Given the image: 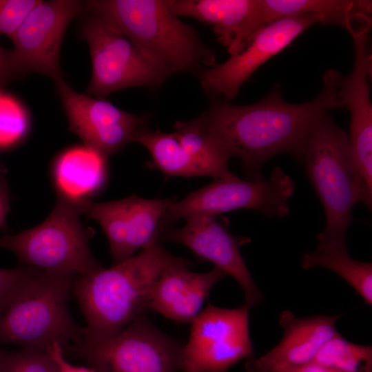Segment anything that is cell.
Returning a JSON list of instances; mask_svg holds the SVG:
<instances>
[{"label": "cell", "mask_w": 372, "mask_h": 372, "mask_svg": "<svg viewBox=\"0 0 372 372\" xmlns=\"http://www.w3.org/2000/svg\"><path fill=\"white\" fill-rule=\"evenodd\" d=\"M342 74L327 70L323 87L313 100L300 104L286 102L279 86L260 101L236 105L216 101L198 119L204 129L231 158L241 161L249 179L263 177L262 166L280 154L299 161L306 140L316 123L328 112L342 107Z\"/></svg>", "instance_id": "6da1fadb"}, {"label": "cell", "mask_w": 372, "mask_h": 372, "mask_svg": "<svg viewBox=\"0 0 372 372\" xmlns=\"http://www.w3.org/2000/svg\"><path fill=\"white\" fill-rule=\"evenodd\" d=\"M187 260L157 242L110 268L74 280L72 291L84 316L83 338L115 334L149 310L151 289L168 267Z\"/></svg>", "instance_id": "7a4b0ae2"}, {"label": "cell", "mask_w": 372, "mask_h": 372, "mask_svg": "<svg viewBox=\"0 0 372 372\" xmlns=\"http://www.w3.org/2000/svg\"><path fill=\"white\" fill-rule=\"evenodd\" d=\"M87 5L169 75L215 65L214 52L172 11L167 0H94Z\"/></svg>", "instance_id": "3957f363"}, {"label": "cell", "mask_w": 372, "mask_h": 372, "mask_svg": "<svg viewBox=\"0 0 372 372\" xmlns=\"http://www.w3.org/2000/svg\"><path fill=\"white\" fill-rule=\"evenodd\" d=\"M74 275L38 269L0 316V344L48 351L80 343L83 328L68 309Z\"/></svg>", "instance_id": "277c9868"}, {"label": "cell", "mask_w": 372, "mask_h": 372, "mask_svg": "<svg viewBox=\"0 0 372 372\" xmlns=\"http://www.w3.org/2000/svg\"><path fill=\"white\" fill-rule=\"evenodd\" d=\"M299 162L324 211L325 226L318 242L347 241V231L353 222L352 208L363 204L348 134L326 114L311 130Z\"/></svg>", "instance_id": "5b68a950"}, {"label": "cell", "mask_w": 372, "mask_h": 372, "mask_svg": "<svg viewBox=\"0 0 372 372\" xmlns=\"http://www.w3.org/2000/svg\"><path fill=\"white\" fill-rule=\"evenodd\" d=\"M81 214L77 201L58 196L43 222L1 236L0 248L12 251L26 266L79 276L91 274L103 267L91 251V234L81 224Z\"/></svg>", "instance_id": "8992f818"}, {"label": "cell", "mask_w": 372, "mask_h": 372, "mask_svg": "<svg viewBox=\"0 0 372 372\" xmlns=\"http://www.w3.org/2000/svg\"><path fill=\"white\" fill-rule=\"evenodd\" d=\"M296 184L280 167L273 169L269 178L247 180L236 175L217 178L179 201H172L161 223V229L194 214L218 216L238 209L255 210L273 218L289 214V199Z\"/></svg>", "instance_id": "52a82bcc"}, {"label": "cell", "mask_w": 372, "mask_h": 372, "mask_svg": "<svg viewBox=\"0 0 372 372\" xmlns=\"http://www.w3.org/2000/svg\"><path fill=\"white\" fill-rule=\"evenodd\" d=\"M183 346L143 315L115 334L67 349L95 372H176Z\"/></svg>", "instance_id": "ba28073f"}, {"label": "cell", "mask_w": 372, "mask_h": 372, "mask_svg": "<svg viewBox=\"0 0 372 372\" xmlns=\"http://www.w3.org/2000/svg\"><path fill=\"white\" fill-rule=\"evenodd\" d=\"M82 34L92 61V77L86 93L103 99L128 87H154L169 76L136 45L92 12L83 22Z\"/></svg>", "instance_id": "9c48e42d"}, {"label": "cell", "mask_w": 372, "mask_h": 372, "mask_svg": "<svg viewBox=\"0 0 372 372\" xmlns=\"http://www.w3.org/2000/svg\"><path fill=\"white\" fill-rule=\"evenodd\" d=\"M254 353L249 309H225L209 304L191 322L189 338L183 346L179 370L227 372Z\"/></svg>", "instance_id": "30bf717a"}, {"label": "cell", "mask_w": 372, "mask_h": 372, "mask_svg": "<svg viewBox=\"0 0 372 372\" xmlns=\"http://www.w3.org/2000/svg\"><path fill=\"white\" fill-rule=\"evenodd\" d=\"M82 8L80 1H41L10 37L14 45L9 53L12 71L37 72L54 82L62 79L61 43L68 25Z\"/></svg>", "instance_id": "8fae6325"}, {"label": "cell", "mask_w": 372, "mask_h": 372, "mask_svg": "<svg viewBox=\"0 0 372 372\" xmlns=\"http://www.w3.org/2000/svg\"><path fill=\"white\" fill-rule=\"evenodd\" d=\"M318 23H326L325 18L319 14H304L278 19L260 27L238 52L203 72L202 87L223 96L226 101L233 99L259 67Z\"/></svg>", "instance_id": "7c38bea8"}, {"label": "cell", "mask_w": 372, "mask_h": 372, "mask_svg": "<svg viewBox=\"0 0 372 372\" xmlns=\"http://www.w3.org/2000/svg\"><path fill=\"white\" fill-rule=\"evenodd\" d=\"M172 200L145 199L132 195L121 200L79 202L82 214L94 219L107 238L114 264L134 255L139 249L161 242V223Z\"/></svg>", "instance_id": "4fadbf2b"}, {"label": "cell", "mask_w": 372, "mask_h": 372, "mask_svg": "<svg viewBox=\"0 0 372 372\" xmlns=\"http://www.w3.org/2000/svg\"><path fill=\"white\" fill-rule=\"evenodd\" d=\"M181 227L167 226L161 230V241L183 245L199 259L212 262L231 276L242 288L245 306L249 309L260 304L262 293L258 289L240 255L239 247L250 239L232 235L227 219L207 214L192 215Z\"/></svg>", "instance_id": "5bb4252c"}, {"label": "cell", "mask_w": 372, "mask_h": 372, "mask_svg": "<svg viewBox=\"0 0 372 372\" xmlns=\"http://www.w3.org/2000/svg\"><path fill=\"white\" fill-rule=\"evenodd\" d=\"M66 112L70 130L107 157L147 128V115H134L122 110L103 99L74 91L62 79L55 82Z\"/></svg>", "instance_id": "9a60e30c"}, {"label": "cell", "mask_w": 372, "mask_h": 372, "mask_svg": "<svg viewBox=\"0 0 372 372\" xmlns=\"http://www.w3.org/2000/svg\"><path fill=\"white\" fill-rule=\"evenodd\" d=\"M370 28L354 30L353 70L340 85L342 107L350 113L349 145L352 159L362 185L372 186V105L369 96V54L367 39Z\"/></svg>", "instance_id": "2e32d148"}, {"label": "cell", "mask_w": 372, "mask_h": 372, "mask_svg": "<svg viewBox=\"0 0 372 372\" xmlns=\"http://www.w3.org/2000/svg\"><path fill=\"white\" fill-rule=\"evenodd\" d=\"M340 316L297 318L289 311L282 312L280 342L264 355L247 360V371L289 372L312 362L321 347L338 333L335 323Z\"/></svg>", "instance_id": "e0dca14e"}, {"label": "cell", "mask_w": 372, "mask_h": 372, "mask_svg": "<svg viewBox=\"0 0 372 372\" xmlns=\"http://www.w3.org/2000/svg\"><path fill=\"white\" fill-rule=\"evenodd\" d=\"M191 262L166 269L153 285L148 307L178 322L191 323L201 311L211 288L227 274L215 267L206 273L191 271Z\"/></svg>", "instance_id": "ac0fdd59"}, {"label": "cell", "mask_w": 372, "mask_h": 372, "mask_svg": "<svg viewBox=\"0 0 372 372\" xmlns=\"http://www.w3.org/2000/svg\"><path fill=\"white\" fill-rule=\"evenodd\" d=\"M177 16L190 17L211 26L218 41L232 55L263 26L260 0H167Z\"/></svg>", "instance_id": "d6986e66"}, {"label": "cell", "mask_w": 372, "mask_h": 372, "mask_svg": "<svg viewBox=\"0 0 372 372\" xmlns=\"http://www.w3.org/2000/svg\"><path fill=\"white\" fill-rule=\"evenodd\" d=\"M107 156L88 147H76L61 154L53 167L58 196L73 201L88 200L104 186Z\"/></svg>", "instance_id": "ffe728a7"}, {"label": "cell", "mask_w": 372, "mask_h": 372, "mask_svg": "<svg viewBox=\"0 0 372 372\" xmlns=\"http://www.w3.org/2000/svg\"><path fill=\"white\" fill-rule=\"evenodd\" d=\"M301 265L304 269L322 267L335 272L366 304H372V263L353 259L348 253L347 241L318 242L313 251L302 256Z\"/></svg>", "instance_id": "44dd1931"}, {"label": "cell", "mask_w": 372, "mask_h": 372, "mask_svg": "<svg viewBox=\"0 0 372 372\" xmlns=\"http://www.w3.org/2000/svg\"><path fill=\"white\" fill-rule=\"evenodd\" d=\"M133 142L147 148L152 156V165L165 175L211 176L209 171L181 146L174 132L163 133L145 128L136 134Z\"/></svg>", "instance_id": "7402d4cb"}, {"label": "cell", "mask_w": 372, "mask_h": 372, "mask_svg": "<svg viewBox=\"0 0 372 372\" xmlns=\"http://www.w3.org/2000/svg\"><path fill=\"white\" fill-rule=\"evenodd\" d=\"M174 134L181 146L209 171L211 177L217 179L236 176L229 167L230 157L204 130L198 118L189 121H177L174 123Z\"/></svg>", "instance_id": "603a6c76"}, {"label": "cell", "mask_w": 372, "mask_h": 372, "mask_svg": "<svg viewBox=\"0 0 372 372\" xmlns=\"http://www.w3.org/2000/svg\"><path fill=\"white\" fill-rule=\"evenodd\" d=\"M312 362L342 372H371L372 347L350 342L338 333L321 347Z\"/></svg>", "instance_id": "cb8c5ba5"}, {"label": "cell", "mask_w": 372, "mask_h": 372, "mask_svg": "<svg viewBox=\"0 0 372 372\" xmlns=\"http://www.w3.org/2000/svg\"><path fill=\"white\" fill-rule=\"evenodd\" d=\"M0 372H61V364L54 346L48 351L28 349L1 351Z\"/></svg>", "instance_id": "d4e9b609"}, {"label": "cell", "mask_w": 372, "mask_h": 372, "mask_svg": "<svg viewBox=\"0 0 372 372\" xmlns=\"http://www.w3.org/2000/svg\"><path fill=\"white\" fill-rule=\"evenodd\" d=\"M25 109L14 98L0 93V147L20 140L28 127Z\"/></svg>", "instance_id": "484cf974"}, {"label": "cell", "mask_w": 372, "mask_h": 372, "mask_svg": "<svg viewBox=\"0 0 372 372\" xmlns=\"http://www.w3.org/2000/svg\"><path fill=\"white\" fill-rule=\"evenodd\" d=\"M41 0H0V35L10 38Z\"/></svg>", "instance_id": "4316f807"}, {"label": "cell", "mask_w": 372, "mask_h": 372, "mask_svg": "<svg viewBox=\"0 0 372 372\" xmlns=\"http://www.w3.org/2000/svg\"><path fill=\"white\" fill-rule=\"evenodd\" d=\"M38 269L26 265L12 269L0 268V316L21 287Z\"/></svg>", "instance_id": "83f0119b"}, {"label": "cell", "mask_w": 372, "mask_h": 372, "mask_svg": "<svg viewBox=\"0 0 372 372\" xmlns=\"http://www.w3.org/2000/svg\"><path fill=\"white\" fill-rule=\"evenodd\" d=\"M9 209V196L6 183L0 179V229L6 225V218Z\"/></svg>", "instance_id": "f1b7e54d"}, {"label": "cell", "mask_w": 372, "mask_h": 372, "mask_svg": "<svg viewBox=\"0 0 372 372\" xmlns=\"http://www.w3.org/2000/svg\"><path fill=\"white\" fill-rule=\"evenodd\" d=\"M289 372H342L314 362L293 369Z\"/></svg>", "instance_id": "f546056e"}, {"label": "cell", "mask_w": 372, "mask_h": 372, "mask_svg": "<svg viewBox=\"0 0 372 372\" xmlns=\"http://www.w3.org/2000/svg\"><path fill=\"white\" fill-rule=\"evenodd\" d=\"M11 72L9 54L4 52L0 47V79L3 81Z\"/></svg>", "instance_id": "4dcf8cb0"}, {"label": "cell", "mask_w": 372, "mask_h": 372, "mask_svg": "<svg viewBox=\"0 0 372 372\" xmlns=\"http://www.w3.org/2000/svg\"><path fill=\"white\" fill-rule=\"evenodd\" d=\"M0 366H1V351H0Z\"/></svg>", "instance_id": "1f68e13d"}, {"label": "cell", "mask_w": 372, "mask_h": 372, "mask_svg": "<svg viewBox=\"0 0 372 372\" xmlns=\"http://www.w3.org/2000/svg\"><path fill=\"white\" fill-rule=\"evenodd\" d=\"M3 81L1 79H0V83L2 82Z\"/></svg>", "instance_id": "d6a6232c"}]
</instances>
